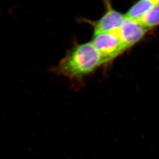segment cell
Listing matches in <instances>:
<instances>
[{
    "instance_id": "cell-1",
    "label": "cell",
    "mask_w": 159,
    "mask_h": 159,
    "mask_svg": "<svg viewBox=\"0 0 159 159\" xmlns=\"http://www.w3.org/2000/svg\"><path fill=\"white\" fill-rule=\"evenodd\" d=\"M103 64L101 55L91 42L77 44L70 49L53 71L71 80H80Z\"/></svg>"
},
{
    "instance_id": "cell-2",
    "label": "cell",
    "mask_w": 159,
    "mask_h": 159,
    "mask_svg": "<svg viewBox=\"0 0 159 159\" xmlns=\"http://www.w3.org/2000/svg\"><path fill=\"white\" fill-rule=\"evenodd\" d=\"M91 42L100 54L103 64L111 61L126 50L117 34L94 32Z\"/></svg>"
},
{
    "instance_id": "cell-3",
    "label": "cell",
    "mask_w": 159,
    "mask_h": 159,
    "mask_svg": "<svg viewBox=\"0 0 159 159\" xmlns=\"http://www.w3.org/2000/svg\"><path fill=\"white\" fill-rule=\"evenodd\" d=\"M105 12L97 20H83L91 25L94 29V32L113 33L117 34L124 19L125 14L114 9L110 2L106 1Z\"/></svg>"
},
{
    "instance_id": "cell-4",
    "label": "cell",
    "mask_w": 159,
    "mask_h": 159,
    "mask_svg": "<svg viewBox=\"0 0 159 159\" xmlns=\"http://www.w3.org/2000/svg\"><path fill=\"white\" fill-rule=\"evenodd\" d=\"M147 31L140 22L125 17L117 35L127 50L141 40Z\"/></svg>"
},
{
    "instance_id": "cell-5",
    "label": "cell",
    "mask_w": 159,
    "mask_h": 159,
    "mask_svg": "<svg viewBox=\"0 0 159 159\" xmlns=\"http://www.w3.org/2000/svg\"><path fill=\"white\" fill-rule=\"evenodd\" d=\"M156 3L153 0H141L134 3L129 8L125 16L131 19L139 21Z\"/></svg>"
},
{
    "instance_id": "cell-6",
    "label": "cell",
    "mask_w": 159,
    "mask_h": 159,
    "mask_svg": "<svg viewBox=\"0 0 159 159\" xmlns=\"http://www.w3.org/2000/svg\"><path fill=\"white\" fill-rule=\"evenodd\" d=\"M139 22L148 30L159 25V4L157 1Z\"/></svg>"
},
{
    "instance_id": "cell-7",
    "label": "cell",
    "mask_w": 159,
    "mask_h": 159,
    "mask_svg": "<svg viewBox=\"0 0 159 159\" xmlns=\"http://www.w3.org/2000/svg\"><path fill=\"white\" fill-rule=\"evenodd\" d=\"M157 2H158V4H159V0H157Z\"/></svg>"
}]
</instances>
